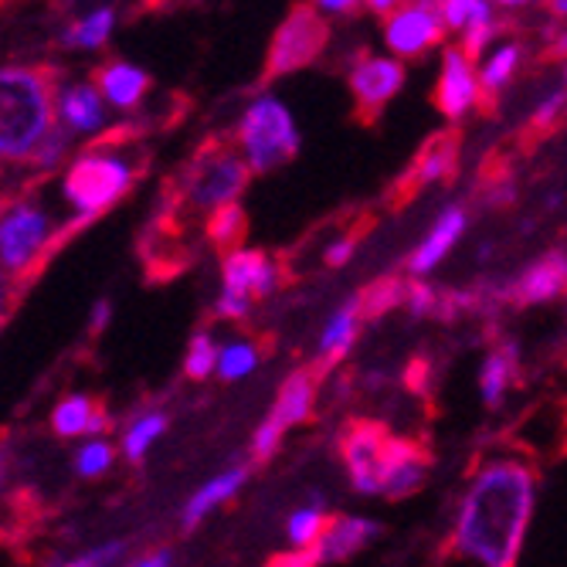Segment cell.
Returning <instances> with one entry per match:
<instances>
[{"label": "cell", "mask_w": 567, "mask_h": 567, "mask_svg": "<svg viewBox=\"0 0 567 567\" xmlns=\"http://www.w3.org/2000/svg\"><path fill=\"white\" fill-rule=\"evenodd\" d=\"M537 509V470L517 452L483 455L458 496L452 554L473 567H517Z\"/></svg>", "instance_id": "obj_1"}, {"label": "cell", "mask_w": 567, "mask_h": 567, "mask_svg": "<svg viewBox=\"0 0 567 567\" xmlns=\"http://www.w3.org/2000/svg\"><path fill=\"white\" fill-rule=\"evenodd\" d=\"M55 72L34 65L0 69V161H34L59 116Z\"/></svg>", "instance_id": "obj_2"}, {"label": "cell", "mask_w": 567, "mask_h": 567, "mask_svg": "<svg viewBox=\"0 0 567 567\" xmlns=\"http://www.w3.org/2000/svg\"><path fill=\"white\" fill-rule=\"evenodd\" d=\"M248 177L251 171L241 157V150H235L225 140H208L184 167L181 200L194 212L215 215L228 208V204H238V194L245 190Z\"/></svg>", "instance_id": "obj_3"}, {"label": "cell", "mask_w": 567, "mask_h": 567, "mask_svg": "<svg viewBox=\"0 0 567 567\" xmlns=\"http://www.w3.org/2000/svg\"><path fill=\"white\" fill-rule=\"evenodd\" d=\"M133 164L120 153H113L106 143H99L92 150H85L82 157L69 167L62 190L72 204V212L79 221L95 218L133 187Z\"/></svg>", "instance_id": "obj_4"}, {"label": "cell", "mask_w": 567, "mask_h": 567, "mask_svg": "<svg viewBox=\"0 0 567 567\" xmlns=\"http://www.w3.org/2000/svg\"><path fill=\"white\" fill-rule=\"evenodd\" d=\"M238 150L251 174H269L299 153V130L292 113L276 95H259L238 123Z\"/></svg>", "instance_id": "obj_5"}, {"label": "cell", "mask_w": 567, "mask_h": 567, "mask_svg": "<svg viewBox=\"0 0 567 567\" xmlns=\"http://www.w3.org/2000/svg\"><path fill=\"white\" fill-rule=\"evenodd\" d=\"M51 248V218L38 200L14 197L0 208V272L14 289Z\"/></svg>", "instance_id": "obj_6"}, {"label": "cell", "mask_w": 567, "mask_h": 567, "mask_svg": "<svg viewBox=\"0 0 567 567\" xmlns=\"http://www.w3.org/2000/svg\"><path fill=\"white\" fill-rule=\"evenodd\" d=\"M330 41V24L320 18L317 4H299L286 14V21L276 28V38L269 44L266 59V79H282L289 72H299L313 65Z\"/></svg>", "instance_id": "obj_7"}, {"label": "cell", "mask_w": 567, "mask_h": 567, "mask_svg": "<svg viewBox=\"0 0 567 567\" xmlns=\"http://www.w3.org/2000/svg\"><path fill=\"white\" fill-rule=\"evenodd\" d=\"M391 432L371 419H353L340 435V462L347 470L350 489L360 496H381L384 462L391 449Z\"/></svg>", "instance_id": "obj_8"}, {"label": "cell", "mask_w": 567, "mask_h": 567, "mask_svg": "<svg viewBox=\"0 0 567 567\" xmlns=\"http://www.w3.org/2000/svg\"><path fill=\"white\" fill-rule=\"evenodd\" d=\"M317 381H320L317 368L292 371V374L282 381V388H279V394H276V404H272V411H269V419L259 425V432H255V439H251V455H255V462L272 458L276 449H279V442H282V435H286L289 429L309 422V415H313V404H317Z\"/></svg>", "instance_id": "obj_9"}, {"label": "cell", "mask_w": 567, "mask_h": 567, "mask_svg": "<svg viewBox=\"0 0 567 567\" xmlns=\"http://www.w3.org/2000/svg\"><path fill=\"white\" fill-rule=\"evenodd\" d=\"M404 65L391 55H357L350 72H347V85H350V95L357 102V116L364 123H374L388 102L404 89Z\"/></svg>", "instance_id": "obj_10"}, {"label": "cell", "mask_w": 567, "mask_h": 567, "mask_svg": "<svg viewBox=\"0 0 567 567\" xmlns=\"http://www.w3.org/2000/svg\"><path fill=\"white\" fill-rule=\"evenodd\" d=\"M445 24L439 14V4H398L384 18V44L391 51V59H419L429 48L442 44Z\"/></svg>", "instance_id": "obj_11"}, {"label": "cell", "mask_w": 567, "mask_h": 567, "mask_svg": "<svg viewBox=\"0 0 567 567\" xmlns=\"http://www.w3.org/2000/svg\"><path fill=\"white\" fill-rule=\"evenodd\" d=\"M483 102L480 89V69L476 62L462 51L458 44H449L442 51V65H439V82H435V106L445 120L458 123L466 120Z\"/></svg>", "instance_id": "obj_12"}, {"label": "cell", "mask_w": 567, "mask_h": 567, "mask_svg": "<svg viewBox=\"0 0 567 567\" xmlns=\"http://www.w3.org/2000/svg\"><path fill=\"white\" fill-rule=\"evenodd\" d=\"M503 282V306H544L567 296V248H550Z\"/></svg>", "instance_id": "obj_13"}, {"label": "cell", "mask_w": 567, "mask_h": 567, "mask_svg": "<svg viewBox=\"0 0 567 567\" xmlns=\"http://www.w3.org/2000/svg\"><path fill=\"white\" fill-rule=\"evenodd\" d=\"M279 266L269 259L266 251L255 248H238L231 255H225L221 262V292L238 296V299H266L279 289Z\"/></svg>", "instance_id": "obj_14"}, {"label": "cell", "mask_w": 567, "mask_h": 567, "mask_svg": "<svg viewBox=\"0 0 567 567\" xmlns=\"http://www.w3.org/2000/svg\"><path fill=\"white\" fill-rule=\"evenodd\" d=\"M466 228H470V212L462 208V204H445V208L439 212V218L432 221V228L425 231V238L419 241V248L408 255V262H404L408 276L425 279L432 269H439L445 255L462 241Z\"/></svg>", "instance_id": "obj_15"}, {"label": "cell", "mask_w": 567, "mask_h": 567, "mask_svg": "<svg viewBox=\"0 0 567 567\" xmlns=\"http://www.w3.org/2000/svg\"><path fill=\"white\" fill-rule=\"evenodd\" d=\"M432 470V455L422 442L415 439H391L388 449V462H384V483H381V496L384 499H408L415 496Z\"/></svg>", "instance_id": "obj_16"}, {"label": "cell", "mask_w": 567, "mask_h": 567, "mask_svg": "<svg viewBox=\"0 0 567 567\" xmlns=\"http://www.w3.org/2000/svg\"><path fill=\"white\" fill-rule=\"evenodd\" d=\"M455 174H458V133L442 130L432 140H425L415 164L401 177V194L411 197L415 190H425L432 184H449L455 181Z\"/></svg>", "instance_id": "obj_17"}, {"label": "cell", "mask_w": 567, "mask_h": 567, "mask_svg": "<svg viewBox=\"0 0 567 567\" xmlns=\"http://www.w3.org/2000/svg\"><path fill=\"white\" fill-rule=\"evenodd\" d=\"M381 537V524L371 517H353V513H340V517H330L327 530L320 534V540L309 547L317 557L320 567L327 564H340L350 560L353 554H360L364 547H371Z\"/></svg>", "instance_id": "obj_18"}, {"label": "cell", "mask_w": 567, "mask_h": 567, "mask_svg": "<svg viewBox=\"0 0 567 567\" xmlns=\"http://www.w3.org/2000/svg\"><path fill=\"white\" fill-rule=\"evenodd\" d=\"M360 327H364V313H360V296H350V299H343L333 309L327 327H323V333H320V357H317V374L320 378L330 368H337L340 360L353 350V343L360 337Z\"/></svg>", "instance_id": "obj_19"}, {"label": "cell", "mask_w": 567, "mask_h": 567, "mask_svg": "<svg viewBox=\"0 0 567 567\" xmlns=\"http://www.w3.org/2000/svg\"><path fill=\"white\" fill-rule=\"evenodd\" d=\"M517 378H520V347L513 340H503L483 357V364H480V378H476L480 401L496 411L506 401L509 388L517 384Z\"/></svg>", "instance_id": "obj_20"}, {"label": "cell", "mask_w": 567, "mask_h": 567, "mask_svg": "<svg viewBox=\"0 0 567 567\" xmlns=\"http://www.w3.org/2000/svg\"><path fill=\"white\" fill-rule=\"evenodd\" d=\"M524 44L520 41H496L489 55L476 65L480 69V89L483 99H496L499 92H506L513 85V79L524 69Z\"/></svg>", "instance_id": "obj_21"}, {"label": "cell", "mask_w": 567, "mask_h": 567, "mask_svg": "<svg viewBox=\"0 0 567 567\" xmlns=\"http://www.w3.org/2000/svg\"><path fill=\"white\" fill-rule=\"evenodd\" d=\"M245 480H248V470L245 466H235V470H225V473H218L215 480H208L204 483L190 499H187V509H184V527L190 530V527H197L208 513L215 509V506H221V503H228L241 486H245Z\"/></svg>", "instance_id": "obj_22"}, {"label": "cell", "mask_w": 567, "mask_h": 567, "mask_svg": "<svg viewBox=\"0 0 567 567\" xmlns=\"http://www.w3.org/2000/svg\"><path fill=\"white\" fill-rule=\"evenodd\" d=\"M95 89L99 95H106L113 106H136V102L146 95L150 89V75L136 65H126V62H116V65H106L95 72Z\"/></svg>", "instance_id": "obj_23"}, {"label": "cell", "mask_w": 567, "mask_h": 567, "mask_svg": "<svg viewBox=\"0 0 567 567\" xmlns=\"http://www.w3.org/2000/svg\"><path fill=\"white\" fill-rule=\"evenodd\" d=\"M59 113L72 133H92L102 126V95L95 85H72L59 95Z\"/></svg>", "instance_id": "obj_24"}, {"label": "cell", "mask_w": 567, "mask_h": 567, "mask_svg": "<svg viewBox=\"0 0 567 567\" xmlns=\"http://www.w3.org/2000/svg\"><path fill=\"white\" fill-rule=\"evenodd\" d=\"M51 422H55L59 435L69 439V435H82V432H99L102 425H106V411L85 394H72L55 408V419Z\"/></svg>", "instance_id": "obj_25"}, {"label": "cell", "mask_w": 567, "mask_h": 567, "mask_svg": "<svg viewBox=\"0 0 567 567\" xmlns=\"http://www.w3.org/2000/svg\"><path fill=\"white\" fill-rule=\"evenodd\" d=\"M327 524H330V513H327V503L320 496H313L306 506H296L286 520V537H289L292 550L313 547L320 540V534L327 530Z\"/></svg>", "instance_id": "obj_26"}, {"label": "cell", "mask_w": 567, "mask_h": 567, "mask_svg": "<svg viewBox=\"0 0 567 567\" xmlns=\"http://www.w3.org/2000/svg\"><path fill=\"white\" fill-rule=\"evenodd\" d=\"M360 313L364 320H381L394 309L404 306V296H408V279H398V276H384L378 282H371L368 289H360Z\"/></svg>", "instance_id": "obj_27"}, {"label": "cell", "mask_w": 567, "mask_h": 567, "mask_svg": "<svg viewBox=\"0 0 567 567\" xmlns=\"http://www.w3.org/2000/svg\"><path fill=\"white\" fill-rule=\"evenodd\" d=\"M208 238L225 255L238 251V241L245 238V212H241V204H228V208L208 215Z\"/></svg>", "instance_id": "obj_28"}, {"label": "cell", "mask_w": 567, "mask_h": 567, "mask_svg": "<svg viewBox=\"0 0 567 567\" xmlns=\"http://www.w3.org/2000/svg\"><path fill=\"white\" fill-rule=\"evenodd\" d=\"M259 368V347L248 340H231L225 350H218V374L221 381H241Z\"/></svg>", "instance_id": "obj_29"}, {"label": "cell", "mask_w": 567, "mask_h": 567, "mask_svg": "<svg viewBox=\"0 0 567 567\" xmlns=\"http://www.w3.org/2000/svg\"><path fill=\"white\" fill-rule=\"evenodd\" d=\"M564 116H567V85L557 82V85H550L547 92L537 95L534 110H530V130L547 133V130H554Z\"/></svg>", "instance_id": "obj_30"}, {"label": "cell", "mask_w": 567, "mask_h": 567, "mask_svg": "<svg viewBox=\"0 0 567 567\" xmlns=\"http://www.w3.org/2000/svg\"><path fill=\"white\" fill-rule=\"evenodd\" d=\"M164 429H167V419L161 415V411H153V415H143L140 422H133L130 432H126V439H123L126 458L140 462L146 455V449L164 435Z\"/></svg>", "instance_id": "obj_31"}, {"label": "cell", "mask_w": 567, "mask_h": 567, "mask_svg": "<svg viewBox=\"0 0 567 567\" xmlns=\"http://www.w3.org/2000/svg\"><path fill=\"white\" fill-rule=\"evenodd\" d=\"M110 34H113V11H95V14H89L85 21H79V24H72L65 31V44H72V48H99Z\"/></svg>", "instance_id": "obj_32"}, {"label": "cell", "mask_w": 567, "mask_h": 567, "mask_svg": "<svg viewBox=\"0 0 567 567\" xmlns=\"http://www.w3.org/2000/svg\"><path fill=\"white\" fill-rule=\"evenodd\" d=\"M489 8H493L489 0H442V4H439V14H442L445 31L462 34L476 18H483Z\"/></svg>", "instance_id": "obj_33"}, {"label": "cell", "mask_w": 567, "mask_h": 567, "mask_svg": "<svg viewBox=\"0 0 567 567\" xmlns=\"http://www.w3.org/2000/svg\"><path fill=\"white\" fill-rule=\"evenodd\" d=\"M215 364H218V347H215V340L208 333H194V340L187 347V360H184L187 378L204 381V378L215 371Z\"/></svg>", "instance_id": "obj_34"}, {"label": "cell", "mask_w": 567, "mask_h": 567, "mask_svg": "<svg viewBox=\"0 0 567 567\" xmlns=\"http://www.w3.org/2000/svg\"><path fill=\"white\" fill-rule=\"evenodd\" d=\"M439 292L435 286H429L425 279H408V296H404V309L411 320H429L439 313Z\"/></svg>", "instance_id": "obj_35"}, {"label": "cell", "mask_w": 567, "mask_h": 567, "mask_svg": "<svg viewBox=\"0 0 567 567\" xmlns=\"http://www.w3.org/2000/svg\"><path fill=\"white\" fill-rule=\"evenodd\" d=\"M110 462H113V449L106 442H89L75 458V470L82 476H99L110 470Z\"/></svg>", "instance_id": "obj_36"}, {"label": "cell", "mask_w": 567, "mask_h": 567, "mask_svg": "<svg viewBox=\"0 0 567 567\" xmlns=\"http://www.w3.org/2000/svg\"><path fill=\"white\" fill-rule=\"evenodd\" d=\"M353 251H357V235H343V238H337L333 245H327L323 259H327L330 269H340V266H347V262L353 259Z\"/></svg>", "instance_id": "obj_37"}, {"label": "cell", "mask_w": 567, "mask_h": 567, "mask_svg": "<svg viewBox=\"0 0 567 567\" xmlns=\"http://www.w3.org/2000/svg\"><path fill=\"white\" fill-rule=\"evenodd\" d=\"M517 200V187H513L509 181H489L486 187V204L489 208H506V204Z\"/></svg>", "instance_id": "obj_38"}, {"label": "cell", "mask_w": 567, "mask_h": 567, "mask_svg": "<svg viewBox=\"0 0 567 567\" xmlns=\"http://www.w3.org/2000/svg\"><path fill=\"white\" fill-rule=\"evenodd\" d=\"M123 550V544H110V547H99V550H92V554H85V557H79V560H72V564H65V567H106L116 554Z\"/></svg>", "instance_id": "obj_39"}, {"label": "cell", "mask_w": 567, "mask_h": 567, "mask_svg": "<svg viewBox=\"0 0 567 567\" xmlns=\"http://www.w3.org/2000/svg\"><path fill=\"white\" fill-rule=\"evenodd\" d=\"M269 567H320V564H317L313 550H289V554L272 557Z\"/></svg>", "instance_id": "obj_40"}, {"label": "cell", "mask_w": 567, "mask_h": 567, "mask_svg": "<svg viewBox=\"0 0 567 567\" xmlns=\"http://www.w3.org/2000/svg\"><path fill=\"white\" fill-rule=\"evenodd\" d=\"M364 4H353V0H320L317 4V11H320V18H343V14H357Z\"/></svg>", "instance_id": "obj_41"}, {"label": "cell", "mask_w": 567, "mask_h": 567, "mask_svg": "<svg viewBox=\"0 0 567 567\" xmlns=\"http://www.w3.org/2000/svg\"><path fill=\"white\" fill-rule=\"evenodd\" d=\"M133 567H171V554H167V550L146 554V557H143V560H136Z\"/></svg>", "instance_id": "obj_42"}, {"label": "cell", "mask_w": 567, "mask_h": 567, "mask_svg": "<svg viewBox=\"0 0 567 567\" xmlns=\"http://www.w3.org/2000/svg\"><path fill=\"white\" fill-rule=\"evenodd\" d=\"M394 8H398V0H371V4H364V11H371L378 18H388Z\"/></svg>", "instance_id": "obj_43"}, {"label": "cell", "mask_w": 567, "mask_h": 567, "mask_svg": "<svg viewBox=\"0 0 567 567\" xmlns=\"http://www.w3.org/2000/svg\"><path fill=\"white\" fill-rule=\"evenodd\" d=\"M110 323V302H99L95 309H92V330H102Z\"/></svg>", "instance_id": "obj_44"}, {"label": "cell", "mask_w": 567, "mask_h": 567, "mask_svg": "<svg viewBox=\"0 0 567 567\" xmlns=\"http://www.w3.org/2000/svg\"><path fill=\"white\" fill-rule=\"evenodd\" d=\"M4 313H8V276L0 272V323H4Z\"/></svg>", "instance_id": "obj_45"}, {"label": "cell", "mask_w": 567, "mask_h": 567, "mask_svg": "<svg viewBox=\"0 0 567 567\" xmlns=\"http://www.w3.org/2000/svg\"><path fill=\"white\" fill-rule=\"evenodd\" d=\"M564 85H567V59H564Z\"/></svg>", "instance_id": "obj_46"}]
</instances>
